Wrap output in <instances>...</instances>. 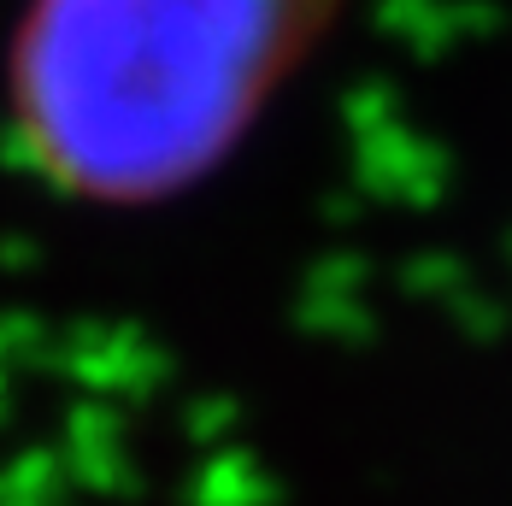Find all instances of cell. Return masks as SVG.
<instances>
[{
	"instance_id": "obj_1",
	"label": "cell",
	"mask_w": 512,
	"mask_h": 506,
	"mask_svg": "<svg viewBox=\"0 0 512 506\" xmlns=\"http://www.w3.org/2000/svg\"><path fill=\"white\" fill-rule=\"evenodd\" d=\"M348 0H30L6 112L36 177L77 201H165L312 59Z\"/></svg>"
}]
</instances>
